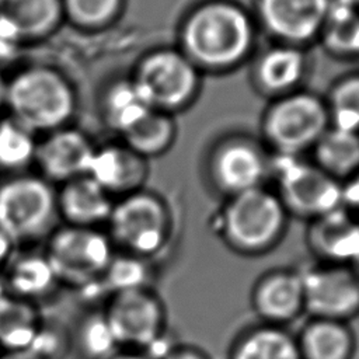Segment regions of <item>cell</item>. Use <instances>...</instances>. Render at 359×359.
I'll return each instance as SVG.
<instances>
[{
  "instance_id": "cell-2",
  "label": "cell",
  "mask_w": 359,
  "mask_h": 359,
  "mask_svg": "<svg viewBox=\"0 0 359 359\" xmlns=\"http://www.w3.org/2000/svg\"><path fill=\"white\" fill-rule=\"evenodd\" d=\"M6 107L32 133H50L65 128L74 115L76 94L57 70L31 66L7 80Z\"/></svg>"
},
{
  "instance_id": "cell-24",
  "label": "cell",
  "mask_w": 359,
  "mask_h": 359,
  "mask_svg": "<svg viewBox=\"0 0 359 359\" xmlns=\"http://www.w3.org/2000/svg\"><path fill=\"white\" fill-rule=\"evenodd\" d=\"M123 143L144 158L164 153L175 137V123L170 114L150 109L122 135Z\"/></svg>"
},
{
  "instance_id": "cell-18",
  "label": "cell",
  "mask_w": 359,
  "mask_h": 359,
  "mask_svg": "<svg viewBox=\"0 0 359 359\" xmlns=\"http://www.w3.org/2000/svg\"><path fill=\"white\" fill-rule=\"evenodd\" d=\"M112 209L111 195L90 175L65 182L57 194V210L70 226L97 227L108 223Z\"/></svg>"
},
{
  "instance_id": "cell-10",
  "label": "cell",
  "mask_w": 359,
  "mask_h": 359,
  "mask_svg": "<svg viewBox=\"0 0 359 359\" xmlns=\"http://www.w3.org/2000/svg\"><path fill=\"white\" fill-rule=\"evenodd\" d=\"M328 111L310 94H293L276 102L266 115L268 139L282 151L294 153L311 144L327 130Z\"/></svg>"
},
{
  "instance_id": "cell-20",
  "label": "cell",
  "mask_w": 359,
  "mask_h": 359,
  "mask_svg": "<svg viewBox=\"0 0 359 359\" xmlns=\"http://www.w3.org/2000/svg\"><path fill=\"white\" fill-rule=\"evenodd\" d=\"M213 172L222 188L237 195L259 187L265 174V163L252 146L231 143L217 151Z\"/></svg>"
},
{
  "instance_id": "cell-30",
  "label": "cell",
  "mask_w": 359,
  "mask_h": 359,
  "mask_svg": "<svg viewBox=\"0 0 359 359\" xmlns=\"http://www.w3.org/2000/svg\"><path fill=\"white\" fill-rule=\"evenodd\" d=\"M147 259L123 252L118 255L115 252L100 280V286L101 290L105 292V294H108L109 297L111 294L118 292L147 287Z\"/></svg>"
},
{
  "instance_id": "cell-4",
  "label": "cell",
  "mask_w": 359,
  "mask_h": 359,
  "mask_svg": "<svg viewBox=\"0 0 359 359\" xmlns=\"http://www.w3.org/2000/svg\"><path fill=\"white\" fill-rule=\"evenodd\" d=\"M57 194L43 177L17 175L0 184V233L14 247L50 236Z\"/></svg>"
},
{
  "instance_id": "cell-12",
  "label": "cell",
  "mask_w": 359,
  "mask_h": 359,
  "mask_svg": "<svg viewBox=\"0 0 359 359\" xmlns=\"http://www.w3.org/2000/svg\"><path fill=\"white\" fill-rule=\"evenodd\" d=\"M285 203L299 215L320 217L344 202V189L320 167L289 164L280 177Z\"/></svg>"
},
{
  "instance_id": "cell-27",
  "label": "cell",
  "mask_w": 359,
  "mask_h": 359,
  "mask_svg": "<svg viewBox=\"0 0 359 359\" xmlns=\"http://www.w3.org/2000/svg\"><path fill=\"white\" fill-rule=\"evenodd\" d=\"M304 70V56L292 46L268 50L259 60L257 76L269 91H283L293 87Z\"/></svg>"
},
{
  "instance_id": "cell-40",
  "label": "cell",
  "mask_w": 359,
  "mask_h": 359,
  "mask_svg": "<svg viewBox=\"0 0 359 359\" xmlns=\"http://www.w3.org/2000/svg\"><path fill=\"white\" fill-rule=\"evenodd\" d=\"M6 86L7 80H4V77L0 74V109L6 107Z\"/></svg>"
},
{
  "instance_id": "cell-3",
  "label": "cell",
  "mask_w": 359,
  "mask_h": 359,
  "mask_svg": "<svg viewBox=\"0 0 359 359\" xmlns=\"http://www.w3.org/2000/svg\"><path fill=\"white\" fill-rule=\"evenodd\" d=\"M285 223L282 201L258 187L233 195L222 217V234L233 251L259 255L278 243Z\"/></svg>"
},
{
  "instance_id": "cell-35",
  "label": "cell",
  "mask_w": 359,
  "mask_h": 359,
  "mask_svg": "<svg viewBox=\"0 0 359 359\" xmlns=\"http://www.w3.org/2000/svg\"><path fill=\"white\" fill-rule=\"evenodd\" d=\"M161 359H210L202 349L184 345V346H174L170 348Z\"/></svg>"
},
{
  "instance_id": "cell-8",
  "label": "cell",
  "mask_w": 359,
  "mask_h": 359,
  "mask_svg": "<svg viewBox=\"0 0 359 359\" xmlns=\"http://www.w3.org/2000/svg\"><path fill=\"white\" fill-rule=\"evenodd\" d=\"M102 311L121 348H150L165 330L164 306L149 287L111 294Z\"/></svg>"
},
{
  "instance_id": "cell-25",
  "label": "cell",
  "mask_w": 359,
  "mask_h": 359,
  "mask_svg": "<svg viewBox=\"0 0 359 359\" xmlns=\"http://www.w3.org/2000/svg\"><path fill=\"white\" fill-rule=\"evenodd\" d=\"M316 154L320 168L332 177L359 170V132L327 129L316 143Z\"/></svg>"
},
{
  "instance_id": "cell-21",
  "label": "cell",
  "mask_w": 359,
  "mask_h": 359,
  "mask_svg": "<svg viewBox=\"0 0 359 359\" xmlns=\"http://www.w3.org/2000/svg\"><path fill=\"white\" fill-rule=\"evenodd\" d=\"M3 279L10 294L34 304L36 300L52 294L59 285V279L45 252L11 258Z\"/></svg>"
},
{
  "instance_id": "cell-26",
  "label": "cell",
  "mask_w": 359,
  "mask_h": 359,
  "mask_svg": "<svg viewBox=\"0 0 359 359\" xmlns=\"http://www.w3.org/2000/svg\"><path fill=\"white\" fill-rule=\"evenodd\" d=\"M107 125L122 135L150 109H154L142 95L132 79L114 83L104 95Z\"/></svg>"
},
{
  "instance_id": "cell-36",
  "label": "cell",
  "mask_w": 359,
  "mask_h": 359,
  "mask_svg": "<svg viewBox=\"0 0 359 359\" xmlns=\"http://www.w3.org/2000/svg\"><path fill=\"white\" fill-rule=\"evenodd\" d=\"M13 248H14V244L4 234L0 233V271L6 268L7 264L10 262Z\"/></svg>"
},
{
  "instance_id": "cell-42",
  "label": "cell",
  "mask_w": 359,
  "mask_h": 359,
  "mask_svg": "<svg viewBox=\"0 0 359 359\" xmlns=\"http://www.w3.org/2000/svg\"><path fill=\"white\" fill-rule=\"evenodd\" d=\"M352 266H353V269H355V272H356V275H358V278H359V257H358V259L352 264Z\"/></svg>"
},
{
  "instance_id": "cell-17",
  "label": "cell",
  "mask_w": 359,
  "mask_h": 359,
  "mask_svg": "<svg viewBox=\"0 0 359 359\" xmlns=\"http://www.w3.org/2000/svg\"><path fill=\"white\" fill-rule=\"evenodd\" d=\"M63 18L62 0H0V24L17 42L50 35Z\"/></svg>"
},
{
  "instance_id": "cell-15",
  "label": "cell",
  "mask_w": 359,
  "mask_h": 359,
  "mask_svg": "<svg viewBox=\"0 0 359 359\" xmlns=\"http://www.w3.org/2000/svg\"><path fill=\"white\" fill-rule=\"evenodd\" d=\"M330 10V0H259L266 28L293 42L314 36L327 22Z\"/></svg>"
},
{
  "instance_id": "cell-7",
  "label": "cell",
  "mask_w": 359,
  "mask_h": 359,
  "mask_svg": "<svg viewBox=\"0 0 359 359\" xmlns=\"http://www.w3.org/2000/svg\"><path fill=\"white\" fill-rule=\"evenodd\" d=\"M132 80L154 109L167 114L185 107L199 87L198 67L181 50L171 48L143 56Z\"/></svg>"
},
{
  "instance_id": "cell-11",
  "label": "cell",
  "mask_w": 359,
  "mask_h": 359,
  "mask_svg": "<svg viewBox=\"0 0 359 359\" xmlns=\"http://www.w3.org/2000/svg\"><path fill=\"white\" fill-rule=\"evenodd\" d=\"M250 306L261 324L286 328L304 313L302 271L276 268L264 272L252 283Z\"/></svg>"
},
{
  "instance_id": "cell-13",
  "label": "cell",
  "mask_w": 359,
  "mask_h": 359,
  "mask_svg": "<svg viewBox=\"0 0 359 359\" xmlns=\"http://www.w3.org/2000/svg\"><path fill=\"white\" fill-rule=\"evenodd\" d=\"M95 147L90 139L73 128H60L36 146L35 161L46 181L67 182L87 175Z\"/></svg>"
},
{
  "instance_id": "cell-5",
  "label": "cell",
  "mask_w": 359,
  "mask_h": 359,
  "mask_svg": "<svg viewBox=\"0 0 359 359\" xmlns=\"http://www.w3.org/2000/svg\"><path fill=\"white\" fill-rule=\"evenodd\" d=\"M45 255L59 283L84 289L101 280L115 250L109 236L97 227L66 224L50 233Z\"/></svg>"
},
{
  "instance_id": "cell-9",
  "label": "cell",
  "mask_w": 359,
  "mask_h": 359,
  "mask_svg": "<svg viewBox=\"0 0 359 359\" xmlns=\"http://www.w3.org/2000/svg\"><path fill=\"white\" fill-rule=\"evenodd\" d=\"M302 276L310 318L349 323L359 316V278L352 265L317 262Z\"/></svg>"
},
{
  "instance_id": "cell-31",
  "label": "cell",
  "mask_w": 359,
  "mask_h": 359,
  "mask_svg": "<svg viewBox=\"0 0 359 359\" xmlns=\"http://www.w3.org/2000/svg\"><path fill=\"white\" fill-rule=\"evenodd\" d=\"M65 18L86 29H98L114 22L123 0H62Z\"/></svg>"
},
{
  "instance_id": "cell-14",
  "label": "cell",
  "mask_w": 359,
  "mask_h": 359,
  "mask_svg": "<svg viewBox=\"0 0 359 359\" xmlns=\"http://www.w3.org/2000/svg\"><path fill=\"white\" fill-rule=\"evenodd\" d=\"M307 243L318 262L352 265L359 257V217L342 206L316 217Z\"/></svg>"
},
{
  "instance_id": "cell-19",
  "label": "cell",
  "mask_w": 359,
  "mask_h": 359,
  "mask_svg": "<svg viewBox=\"0 0 359 359\" xmlns=\"http://www.w3.org/2000/svg\"><path fill=\"white\" fill-rule=\"evenodd\" d=\"M296 337L302 359H353L356 338L345 321L309 318Z\"/></svg>"
},
{
  "instance_id": "cell-1",
  "label": "cell",
  "mask_w": 359,
  "mask_h": 359,
  "mask_svg": "<svg viewBox=\"0 0 359 359\" xmlns=\"http://www.w3.org/2000/svg\"><path fill=\"white\" fill-rule=\"evenodd\" d=\"M252 42L248 15L226 1L195 8L181 29V52L199 69H226L240 62Z\"/></svg>"
},
{
  "instance_id": "cell-16",
  "label": "cell",
  "mask_w": 359,
  "mask_h": 359,
  "mask_svg": "<svg viewBox=\"0 0 359 359\" xmlns=\"http://www.w3.org/2000/svg\"><path fill=\"white\" fill-rule=\"evenodd\" d=\"M87 175L109 195L140 191L147 177V158L123 144L95 149Z\"/></svg>"
},
{
  "instance_id": "cell-39",
  "label": "cell",
  "mask_w": 359,
  "mask_h": 359,
  "mask_svg": "<svg viewBox=\"0 0 359 359\" xmlns=\"http://www.w3.org/2000/svg\"><path fill=\"white\" fill-rule=\"evenodd\" d=\"M109 359H150L137 351H119Z\"/></svg>"
},
{
  "instance_id": "cell-38",
  "label": "cell",
  "mask_w": 359,
  "mask_h": 359,
  "mask_svg": "<svg viewBox=\"0 0 359 359\" xmlns=\"http://www.w3.org/2000/svg\"><path fill=\"white\" fill-rule=\"evenodd\" d=\"M0 359H43L31 349H17V351H3Z\"/></svg>"
},
{
  "instance_id": "cell-43",
  "label": "cell",
  "mask_w": 359,
  "mask_h": 359,
  "mask_svg": "<svg viewBox=\"0 0 359 359\" xmlns=\"http://www.w3.org/2000/svg\"><path fill=\"white\" fill-rule=\"evenodd\" d=\"M342 1H344L346 6H348V4H358V3H359V0H342Z\"/></svg>"
},
{
  "instance_id": "cell-6",
  "label": "cell",
  "mask_w": 359,
  "mask_h": 359,
  "mask_svg": "<svg viewBox=\"0 0 359 359\" xmlns=\"http://www.w3.org/2000/svg\"><path fill=\"white\" fill-rule=\"evenodd\" d=\"M108 227L114 247H119L123 254L149 259L167 245L171 216L160 198L137 191L114 203Z\"/></svg>"
},
{
  "instance_id": "cell-23",
  "label": "cell",
  "mask_w": 359,
  "mask_h": 359,
  "mask_svg": "<svg viewBox=\"0 0 359 359\" xmlns=\"http://www.w3.org/2000/svg\"><path fill=\"white\" fill-rule=\"evenodd\" d=\"M41 325L42 318L34 303L10 293L0 299V348L3 351L28 349Z\"/></svg>"
},
{
  "instance_id": "cell-28",
  "label": "cell",
  "mask_w": 359,
  "mask_h": 359,
  "mask_svg": "<svg viewBox=\"0 0 359 359\" xmlns=\"http://www.w3.org/2000/svg\"><path fill=\"white\" fill-rule=\"evenodd\" d=\"M35 133L11 116L0 121V168L22 170L35 161Z\"/></svg>"
},
{
  "instance_id": "cell-34",
  "label": "cell",
  "mask_w": 359,
  "mask_h": 359,
  "mask_svg": "<svg viewBox=\"0 0 359 359\" xmlns=\"http://www.w3.org/2000/svg\"><path fill=\"white\" fill-rule=\"evenodd\" d=\"M66 341L67 339L63 335V332H60L55 327L46 325L42 321V325L28 349L34 351L43 359H56L59 355L63 353L66 348Z\"/></svg>"
},
{
  "instance_id": "cell-29",
  "label": "cell",
  "mask_w": 359,
  "mask_h": 359,
  "mask_svg": "<svg viewBox=\"0 0 359 359\" xmlns=\"http://www.w3.org/2000/svg\"><path fill=\"white\" fill-rule=\"evenodd\" d=\"M76 341L86 359H109L121 351L104 311L83 318L77 328Z\"/></svg>"
},
{
  "instance_id": "cell-37",
  "label": "cell",
  "mask_w": 359,
  "mask_h": 359,
  "mask_svg": "<svg viewBox=\"0 0 359 359\" xmlns=\"http://www.w3.org/2000/svg\"><path fill=\"white\" fill-rule=\"evenodd\" d=\"M344 201L349 202L359 210V174L353 182L346 189H344Z\"/></svg>"
},
{
  "instance_id": "cell-32",
  "label": "cell",
  "mask_w": 359,
  "mask_h": 359,
  "mask_svg": "<svg viewBox=\"0 0 359 359\" xmlns=\"http://www.w3.org/2000/svg\"><path fill=\"white\" fill-rule=\"evenodd\" d=\"M331 116L335 128L359 130V76L339 83L331 97Z\"/></svg>"
},
{
  "instance_id": "cell-33",
  "label": "cell",
  "mask_w": 359,
  "mask_h": 359,
  "mask_svg": "<svg viewBox=\"0 0 359 359\" xmlns=\"http://www.w3.org/2000/svg\"><path fill=\"white\" fill-rule=\"evenodd\" d=\"M334 21L330 24V41L339 49H359V15L348 8L335 10Z\"/></svg>"
},
{
  "instance_id": "cell-41",
  "label": "cell",
  "mask_w": 359,
  "mask_h": 359,
  "mask_svg": "<svg viewBox=\"0 0 359 359\" xmlns=\"http://www.w3.org/2000/svg\"><path fill=\"white\" fill-rule=\"evenodd\" d=\"M8 292H7V287H6V283H4V279L0 276V299L4 296V294H7Z\"/></svg>"
},
{
  "instance_id": "cell-22",
  "label": "cell",
  "mask_w": 359,
  "mask_h": 359,
  "mask_svg": "<svg viewBox=\"0 0 359 359\" xmlns=\"http://www.w3.org/2000/svg\"><path fill=\"white\" fill-rule=\"evenodd\" d=\"M229 359H302L296 337L285 327L258 324L233 342Z\"/></svg>"
}]
</instances>
